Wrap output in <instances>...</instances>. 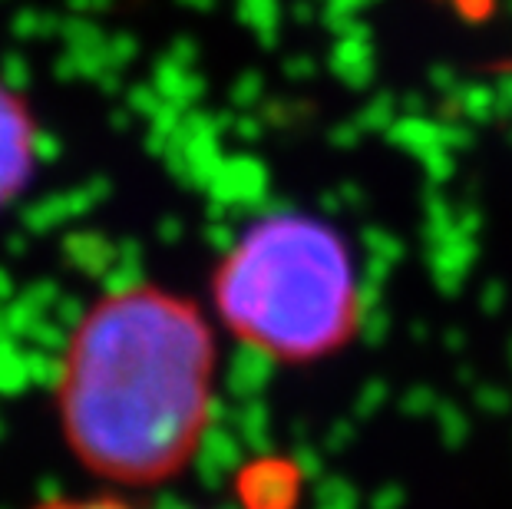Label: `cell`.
<instances>
[{"mask_svg": "<svg viewBox=\"0 0 512 509\" xmlns=\"http://www.w3.org/2000/svg\"><path fill=\"white\" fill-rule=\"evenodd\" d=\"M212 311L156 281L103 291L63 348L57 410L73 457L106 483L156 490L199 457L215 414Z\"/></svg>", "mask_w": 512, "mask_h": 509, "instance_id": "1", "label": "cell"}, {"mask_svg": "<svg viewBox=\"0 0 512 509\" xmlns=\"http://www.w3.org/2000/svg\"><path fill=\"white\" fill-rule=\"evenodd\" d=\"M209 311L238 348L271 364H324L364 334V268L331 219L268 209L215 258Z\"/></svg>", "mask_w": 512, "mask_h": 509, "instance_id": "2", "label": "cell"}, {"mask_svg": "<svg viewBox=\"0 0 512 509\" xmlns=\"http://www.w3.org/2000/svg\"><path fill=\"white\" fill-rule=\"evenodd\" d=\"M40 159V126L27 100L0 80V209L30 186Z\"/></svg>", "mask_w": 512, "mask_h": 509, "instance_id": "3", "label": "cell"}, {"mask_svg": "<svg viewBox=\"0 0 512 509\" xmlns=\"http://www.w3.org/2000/svg\"><path fill=\"white\" fill-rule=\"evenodd\" d=\"M34 509H139L123 496H110V493H96V496H53V500H43Z\"/></svg>", "mask_w": 512, "mask_h": 509, "instance_id": "4", "label": "cell"}, {"mask_svg": "<svg viewBox=\"0 0 512 509\" xmlns=\"http://www.w3.org/2000/svg\"><path fill=\"white\" fill-rule=\"evenodd\" d=\"M159 509H192V506H185V503H166V506H159Z\"/></svg>", "mask_w": 512, "mask_h": 509, "instance_id": "5", "label": "cell"}]
</instances>
